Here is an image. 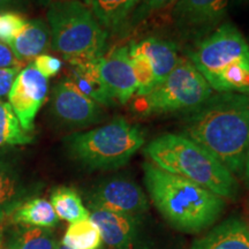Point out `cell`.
<instances>
[{
	"label": "cell",
	"instance_id": "obj_1",
	"mask_svg": "<svg viewBox=\"0 0 249 249\" xmlns=\"http://www.w3.org/2000/svg\"><path fill=\"white\" fill-rule=\"evenodd\" d=\"M181 129L240 178L249 150V93L214 92L200 107L182 114Z\"/></svg>",
	"mask_w": 249,
	"mask_h": 249
},
{
	"label": "cell",
	"instance_id": "obj_2",
	"mask_svg": "<svg viewBox=\"0 0 249 249\" xmlns=\"http://www.w3.org/2000/svg\"><path fill=\"white\" fill-rule=\"evenodd\" d=\"M144 185L155 208L177 231L195 234L209 229L222 216L224 198L191 180L143 163Z\"/></svg>",
	"mask_w": 249,
	"mask_h": 249
},
{
	"label": "cell",
	"instance_id": "obj_3",
	"mask_svg": "<svg viewBox=\"0 0 249 249\" xmlns=\"http://www.w3.org/2000/svg\"><path fill=\"white\" fill-rule=\"evenodd\" d=\"M143 152L152 164L166 172L191 180L224 200L238 198L240 186L236 177L210 151L182 134L160 135Z\"/></svg>",
	"mask_w": 249,
	"mask_h": 249
},
{
	"label": "cell",
	"instance_id": "obj_4",
	"mask_svg": "<svg viewBox=\"0 0 249 249\" xmlns=\"http://www.w3.org/2000/svg\"><path fill=\"white\" fill-rule=\"evenodd\" d=\"M145 143L141 127L124 118L96 128L76 132L64 139L68 157L89 171L120 169Z\"/></svg>",
	"mask_w": 249,
	"mask_h": 249
},
{
	"label": "cell",
	"instance_id": "obj_5",
	"mask_svg": "<svg viewBox=\"0 0 249 249\" xmlns=\"http://www.w3.org/2000/svg\"><path fill=\"white\" fill-rule=\"evenodd\" d=\"M46 18L51 48L70 65L96 61L105 54L108 34L88 5L76 0H52Z\"/></svg>",
	"mask_w": 249,
	"mask_h": 249
},
{
	"label": "cell",
	"instance_id": "obj_6",
	"mask_svg": "<svg viewBox=\"0 0 249 249\" xmlns=\"http://www.w3.org/2000/svg\"><path fill=\"white\" fill-rule=\"evenodd\" d=\"M213 95L209 83L187 58L147 96L140 99L139 111L144 116L188 113Z\"/></svg>",
	"mask_w": 249,
	"mask_h": 249
},
{
	"label": "cell",
	"instance_id": "obj_7",
	"mask_svg": "<svg viewBox=\"0 0 249 249\" xmlns=\"http://www.w3.org/2000/svg\"><path fill=\"white\" fill-rule=\"evenodd\" d=\"M186 53L209 83L226 68L249 59V44L234 24L223 22L209 35L193 43Z\"/></svg>",
	"mask_w": 249,
	"mask_h": 249
},
{
	"label": "cell",
	"instance_id": "obj_8",
	"mask_svg": "<svg viewBox=\"0 0 249 249\" xmlns=\"http://www.w3.org/2000/svg\"><path fill=\"white\" fill-rule=\"evenodd\" d=\"M231 0H178L170 8V22L180 38L195 43L225 20Z\"/></svg>",
	"mask_w": 249,
	"mask_h": 249
},
{
	"label": "cell",
	"instance_id": "obj_9",
	"mask_svg": "<svg viewBox=\"0 0 249 249\" xmlns=\"http://www.w3.org/2000/svg\"><path fill=\"white\" fill-rule=\"evenodd\" d=\"M50 110L58 124L71 129L88 128L107 118L102 105L81 93L67 77L52 90Z\"/></svg>",
	"mask_w": 249,
	"mask_h": 249
},
{
	"label": "cell",
	"instance_id": "obj_10",
	"mask_svg": "<svg viewBox=\"0 0 249 249\" xmlns=\"http://www.w3.org/2000/svg\"><path fill=\"white\" fill-rule=\"evenodd\" d=\"M37 194L38 185L29 179L18 152L0 149V225Z\"/></svg>",
	"mask_w": 249,
	"mask_h": 249
},
{
	"label": "cell",
	"instance_id": "obj_11",
	"mask_svg": "<svg viewBox=\"0 0 249 249\" xmlns=\"http://www.w3.org/2000/svg\"><path fill=\"white\" fill-rule=\"evenodd\" d=\"M90 209L112 211L126 216L140 218L149 209L145 193L132 180L112 178L105 180L89 193Z\"/></svg>",
	"mask_w": 249,
	"mask_h": 249
},
{
	"label": "cell",
	"instance_id": "obj_12",
	"mask_svg": "<svg viewBox=\"0 0 249 249\" xmlns=\"http://www.w3.org/2000/svg\"><path fill=\"white\" fill-rule=\"evenodd\" d=\"M49 80L33 66L23 67L12 87L8 103L21 127L27 133L34 130L35 118L48 97Z\"/></svg>",
	"mask_w": 249,
	"mask_h": 249
},
{
	"label": "cell",
	"instance_id": "obj_13",
	"mask_svg": "<svg viewBox=\"0 0 249 249\" xmlns=\"http://www.w3.org/2000/svg\"><path fill=\"white\" fill-rule=\"evenodd\" d=\"M99 76L114 102L127 104L136 95L138 83L128 46H118L98 60Z\"/></svg>",
	"mask_w": 249,
	"mask_h": 249
},
{
	"label": "cell",
	"instance_id": "obj_14",
	"mask_svg": "<svg viewBox=\"0 0 249 249\" xmlns=\"http://www.w3.org/2000/svg\"><path fill=\"white\" fill-rule=\"evenodd\" d=\"M89 218L97 225L102 240L108 248H132L138 236L139 218L101 209H90Z\"/></svg>",
	"mask_w": 249,
	"mask_h": 249
},
{
	"label": "cell",
	"instance_id": "obj_15",
	"mask_svg": "<svg viewBox=\"0 0 249 249\" xmlns=\"http://www.w3.org/2000/svg\"><path fill=\"white\" fill-rule=\"evenodd\" d=\"M191 249H249V230L245 220L230 217L193 242Z\"/></svg>",
	"mask_w": 249,
	"mask_h": 249
},
{
	"label": "cell",
	"instance_id": "obj_16",
	"mask_svg": "<svg viewBox=\"0 0 249 249\" xmlns=\"http://www.w3.org/2000/svg\"><path fill=\"white\" fill-rule=\"evenodd\" d=\"M128 46L148 59L154 68L157 86L172 73L181 60L178 46L170 39L151 36L140 42H130Z\"/></svg>",
	"mask_w": 249,
	"mask_h": 249
},
{
	"label": "cell",
	"instance_id": "obj_17",
	"mask_svg": "<svg viewBox=\"0 0 249 249\" xmlns=\"http://www.w3.org/2000/svg\"><path fill=\"white\" fill-rule=\"evenodd\" d=\"M98 60L70 65L67 79L81 93L102 105L103 107H114L116 102L111 97L99 76Z\"/></svg>",
	"mask_w": 249,
	"mask_h": 249
},
{
	"label": "cell",
	"instance_id": "obj_18",
	"mask_svg": "<svg viewBox=\"0 0 249 249\" xmlns=\"http://www.w3.org/2000/svg\"><path fill=\"white\" fill-rule=\"evenodd\" d=\"M50 44L51 35L48 23L42 18H33L27 21L21 33L9 45L18 60L23 65V62L34 60L44 53Z\"/></svg>",
	"mask_w": 249,
	"mask_h": 249
},
{
	"label": "cell",
	"instance_id": "obj_19",
	"mask_svg": "<svg viewBox=\"0 0 249 249\" xmlns=\"http://www.w3.org/2000/svg\"><path fill=\"white\" fill-rule=\"evenodd\" d=\"M141 0H90V8L108 36H123Z\"/></svg>",
	"mask_w": 249,
	"mask_h": 249
},
{
	"label": "cell",
	"instance_id": "obj_20",
	"mask_svg": "<svg viewBox=\"0 0 249 249\" xmlns=\"http://www.w3.org/2000/svg\"><path fill=\"white\" fill-rule=\"evenodd\" d=\"M11 222L17 225L51 229L58 225L59 218L48 200L36 196L18 208L12 214Z\"/></svg>",
	"mask_w": 249,
	"mask_h": 249
},
{
	"label": "cell",
	"instance_id": "obj_21",
	"mask_svg": "<svg viewBox=\"0 0 249 249\" xmlns=\"http://www.w3.org/2000/svg\"><path fill=\"white\" fill-rule=\"evenodd\" d=\"M8 233L6 249H55L57 241L51 230L17 225Z\"/></svg>",
	"mask_w": 249,
	"mask_h": 249
},
{
	"label": "cell",
	"instance_id": "obj_22",
	"mask_svg": "<svg viewBox=\"0 0 249 249\" xmlns=\"http://www.w3.org/2000/svg\"><path fill=\"white\" fill-rule=\"evenodd\" d=\"M50 203L53 207L59 219L70 224L90 216V211L85 207L79 193L70 187H58L53 189Z\"/></svg>",
	"mask_w": 249,
	"mask_h": 249
},
{
	"label": "cell",
	"instance_id": "obj_23",
	"mask_svg": "<svg viewBox=\"0 0 249 249\" xmlns=\"http://www.w3.org/2000/svg\"><path fill=\"white\" fill-rule=\"evenodd\" d=\"M102 235L90 218L71 223L65 232L61 244L71 249H99Z\"/></svg>",
	"mask_w": 249,
	"mask_h": 249
},
{
	"label": "cell",
	"instance_id": "obj_24",
	"mask_svg": "<svg viewBox=\"0 0 249 249\" xmlns=\"http://www.w3.org/2000/svg\"><path fill=\"white\" fill-rule=\"evenodd\" d=\"M34 136L21 127L8 102L0 101V149L29 144Z\"/></svg>",
	"mask_w": 249,
	"mask_h": 249
},
{
	"label": "cell",
	"instance_id": "obj_25",
	"mask_svg": "<svg viewBox=\"0 0 249 249\" xmlns=\"http://www.w3.org/2000/svg\"><path fill=\"white\" fill-rule=\"evenodd\" d=\"M128 51L134 74H135L136 83H138L136 96L143 97V96H147L148 93H150L157 87L154 68H152L151 64L144 55L139 53L138 51L129 48V46Z\"/></svg>",
	"mask_w": 249,
	"mask_h": 249
},
{
	"label": "cell",
	"instance_id": "obj_26",
	"mask_svg": "<svg viewBox=\"0 0 249 249\" xmlns=\"http://www.w3.org/2000/svg\"><path fill=\"white\" fill-rule=\"evenodd\" d=\"M177 1L178 0H141L138 7L130 15L124 34H128L132 30L142 26L145 21H148L155 14L170 9Z\"/></svg>",
	"mask_w": 249,
	"mask_h": 249
},
{
	"label": "cell",
	"instance_id": "obj_27",
	"mask_svg": "<svg viewBox=\"0 0 249 249\" xmlns=\"http://www.w3.org/2000/svg\"><path fill=\"white\" fill-rule=\"evenodd\" d=\"M27 18L18 11L0 12V42L11 44L27 23Z\"/></svg>",
	"mask_w": 249,
	"mask_h": 249
},
{
	"label": "cell",
	"instance_id": "obj_28",
	"mask_svg": "<svg viewBox=\"0 0 249 249\" xmlns=\"http://www.w3.org/2000/svg\"><path fill=\"white\" fill-rule=\"evenodd\" d=\"M31 64L46 79L57 75L62 67V62L60 59L48 53L38 55V57L34 59Z\"/></svg>",
	"mask_w": 249,
	"mask_h": 249
},
{
	"label": "cell",
	"instance_id": "obj_29",
	"mask_svg": "<svg viewBox=\"0 0 249 249\" xmlns=\"http://www.w3.org/2000/svg\"><path fill=\"white\" fill-rule=\"evenodd\" d=\"M22 68V66L0 68V101H4L8 97L14 81Z\"/></svg>",
	"mask_w": 249,
	"mask_h": 249
},
{
	"label": "cell",
	"instance_id": "obj_30",
	"mask_svg": "<svg viewBox=\"0 0 249 249\" xmlns=\"http://www.w3.org/2000/svg\"><path fill=\"white\" fill-rule=\"evenodd\" d=\"M14 66H22V64L15 57L11 45L0 42V68Z\"/></svg>",
	"mask_w": 249,
	"mask_h": 249
},
{
	"label": "cell",
	"instance_id": "obj_31",
	"mask_svg": "<svg viewBox=\"0 0 249 249\" xmlns=\"http://www.w3.org/2000/svg\"><path fill=\"white\" fill-rule=\"evenodd\" d=\"M28 0H0V12L1 11H20L27 6Z\"/></svg>",
	"mask_w": 249,
	"mask_h": 249
},
{
	"label": "cell",
	"instance_id": "obj_32",
	"mask_svg": "<svg viewBox=\"0 0 249 249\" xmlns=\"http://www.w3.org/2000/svg\"><path fill=\"white\" fill-rule=\"evenodd\" d=\"M240 179L244 181L245 186L249 189V150L247 152V156H246V160L244 163V169H242Z\"/></svg>",
	"mask_w": 249,
	"mask_h": 249
},
{
	"label": "cell",
	"instance_id": "obj_33",
	"mask_svg": "<svg viewBox=\"0 0 249 249\" xmlns=\"http://www.w3.org/2000/svg\"><path fill=\"white\" fill-rule=\"evenodd\" d=\"M34 1L37 2V4H39L40 6H49L52 0H34Z\"/></svg>",
	"mask_w": 249,
	"mask_h": 249
},
{
	"label": "cell",
	"instance_id": "obj_34",
	"mask_svg": "<svg viewBox=\"0 0 249 249\" xmlns=\"http://www.w3.org/2000/svg\"><path fill=\"white\" fill-rule=\"evenodd\" d=\"M53 1H70V0H53ZM76 1L83 2V4L88 5L89 7H90V0H76Z\"/></svg>",
	"mask_w": 249,
	"mask_h": 249
},
{
	"label": "cell",
	"instance_id": "obj_35",
	"mask_svg": "<svg viewBox=\"0 0 249 249\" xmlns=\"http://www.w3.org/2000/svg\"><path fill=\"white\" fill-rule=\"evenodd\" d=\"M55 249H71V248L66 247V246H64L62 244H58L57 247H55Z\"/></svg>",
	"mask_w": 249,
	"mask_h": 249
},
{
	"label": "cell",
	"instance_id": "obj_36",
	"mask_svg": "<svg viewBox=\"0 0 249 249\" xmlns=\"http://www.w3.org/2000/svg\"><path fill=\"white\" fill-rule=\"evenodd\" d=\"M248 226V230H249V203H248V209H247V222H246Z\"/></svg>",
	"mask_w": 249,
	"mask_h": 249
},
{
	"label": "cell",
	"instance_id": "obj_37",
	"mask_svg": "<svg viewBox=\"0 0 249 249\" xmlns=\"http://www.w3.org/2000/svg\"><path fill=\"white\" fill-rule=\"evenodd\" d=\"M1 244H2V230L1 227H0V247H1Z\"/></svg>",
	"mask_w": 249,
	"mask_h": 249
},
{
	"label": "cell",
	"instance_id": "obj_38",
	"mask_svg": "<svg viewBox=\"0 0 249 249\" xmlns=\"http://www.w3.org/2000/svg\"><path fill=\"white\" fill-rule=\"evenodd\" d=\"M239 2H247V1H249V0H238Z\"/></svg>",
	"mask_w": 249,
	"mask_h": 249
},
{
	"label": "cell",
	"instance_id": "obj_39",
	"mask_svg": "<svg viewBox=\"0 0 249 249\" xmlns=\"http://www.w3.org/2000/svg\"><path fill=\"white\" fill-rule=\"evenodd\" d=\"M0 249H6V248H4V247H0Z\"/></svg>",
	"mask_w": 249,
	"mask_h": 249
}]
</instances>
